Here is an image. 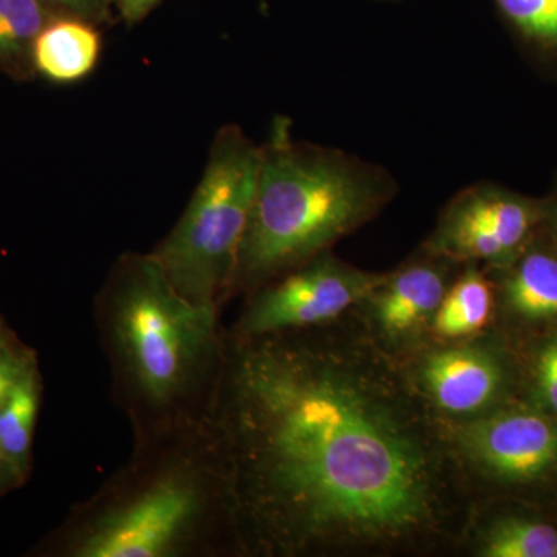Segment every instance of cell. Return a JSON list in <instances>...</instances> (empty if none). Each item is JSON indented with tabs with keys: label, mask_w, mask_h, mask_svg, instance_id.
<instances>
[{
	"label": "cell",
	"mask_w": 557,
	"mask_h": 557,
	"mask_svg": "<svg viewBox=\"0 0 557 557\" xmlns=\"http://www.w3.org/2000/svg\"><path fill=\"white\" fill-rule=\"evenodd\" d=\"M9 338H11V333L7 332L5 327H3L2 321H0V343Z\"/></svg>",
	"instance_id": "obj_24"
},
{
	"label": "cell",
	"mask_w": 557,
	"mask_h": 557,
	"mask_svg": "<svg viewBox=\"0 0 557 557\" xmlns=\"http://www.w3.org/2000/svg\"><path fill=\"white\" fill-rule=\"evenodd\" d=\"M262 146L236 124L223 126L188 207L150 251L183 298L222 310L233 298L242 242L255 203Z\"/></svg>",
	"instance_id": "obj_5"
},
{
	"label": "cell",
	"mask_w": 557,
	"mask_h": 557,
	"mask_svg": "<svg viewBox=\"0 0 557 557\" xmlns=\"http://www.w3.org/2000/svg\"><path fill=\"white\" fill-rule=\"evenodd\" d=\"M94 319L134 449L211 423L226 361L219 310L183 298L150 252H124L95 296Z\"/></svg>",
	"instance_id": "obj_2"
},
{
	"label": "cell",
	"mask_w": 557,
	"mask_h": 557,
	"mask_svg": "<svg viewBox=\"0 0 557 557\" xmlns=\"http://www.w3.org/2000/svg\"><path fill=\"white\" fill-rule=\"evenodd\" d=\"M424 259L386 274L368 299L380 327L388 335H403L434 317L448 292L449 260L424 251Z\"/></svg>",
	"instance_id": "obj_10"
},
{
	"label": "cell",
	"mask_w": 557,
	"mask_h": 557,
	"mask_svg": "<svg viewBox=\"0 0 557 557\" xmlns=\"http://www.w3.org/2000/svg\"><path fill=\"white\" fill-rule=\"evenodd\" d=\"M325 325L255 338L226 330L212 421L245 556L394 544L442 515V460L408 387Z\"/></svg>",
	"instance_id": "obj_1"
},
{
	"label": "cell",
	"mask_w": 557,
	"mask_h": 557,
	"mask_svg": "<svg viewBox=\"0 0 557 557\" xmlns=\"http://www.w3.org/2000/svg\"><path fill=\"white\" fill-rule=\"evenodd\" d=\"M493 309V284L478 263H467L435 311V333L443 338H463L478 333L490 322Z\"/></svg>",
	"instance_id": "obj_15"
},
{
	"label": "cell",
	"mask_w": 557,
	"mask_h": 557,
	"mask_svg": "<svg viewBox=\"0 0 557 557\" xmlns=\"http://www.w3.org/2000/svg\"><path fill=\"white\" fill-rule=\"evenodd\" d=\"M460 449L509 490L557 486V418L537 406L505 403L458 428Z\"/></svg>",
	"instance_id": "obj_8"
},
{
	"label": "cell",
	"mask_w": 557,
	"mask_h": 557,
	"mask_svg": "<svg viewBox=\"0 0 557 557\" xmlns=\"http://www.w3.org/2000/svg\"><path fill=\"white\" fill-rule=\"evenodd\" d=\"M49 557L245 556L233 472L214 421L129 461L42 544Z\"/></svg>",
	"instance_id": "obj_3"
},
{
	"label": "cell",
	"mask_w": 557,
	"mask_h": 557,
	"mask_svg": "<svg viewBox=\"0 0 557 557\" xmlns=\"http://www.w3.org/2000/svg\"><path fill=\"white\" fill-rule=\"evenodd\" d=\"M38 366L32 369L0 406V457L21 485L30 475L33 437L40 406Z\"/></svg>",
	"instance_id": "obj_13"
},
{
	"label": "cell",
	"mask_w": 557,
	"mask_h": 557,
	"mask_svg": "<svg viewBox=\"0 0 557 557\" xmlns=\"http://www.w3.org/2000/svg\"><path fill=\"white\" fill-rule=\"evenodd\" d=\"M36 366L35 351L21 346L16 339L9 338L0 343V406Z\"/></svg>",
	"instance_id": "obj_19"
},
{
	"label": "cell",
	"mask_w": 557,
	"mask_h": 557,
	"mask_svg": "<svg viewBox=\"0 0 557 557\" xmlns=\"http://www.w3.org/2000/svg\"><path fill=\"white\" fill-rule=\"evenodd\" d=\"M541 234L557 251V178L552 194L544 199V218H542Z\"/></svg>",
	"instance_id": "obj_22"
},
{
	"label": "cell",
	"mask_w": 557,
	"mask_h": 557,
	"mask_svg": "<svg viewBox=\"0 0 557 557\" xmlns=\"http://www.w3.org/2000/svg\"><path fill=\"white\" fill-rule=\"evenodd\" d=\"M424 394L443 412L479 416L505 405L512 370L497 351L456 347L434 351L420 369Z\"/></svg>",
	"instance_id": "obj_9"
},
{
	"label": "cell",
	"mask_w": 557,
	"mask_h": 557,
	"mask_svg": "<svg viewBox=\"0 0 557 557\" xmlns=\"http://www.w3.org/2000/svg\"><path fill=\"white\" fill-rule=\"evenodd\" d=\"M531 405L557 418V329L542 333L530 362Z\"/></svg>",
	"instance_id": "obj_18"
},
{
	"label": "cell",
	"mask_w": 557,
	"mask_h": 557,
	"mask_svg": "<svg viewBox=\"0 0 557 557\" xmlns=\"http://www.w3.org/2000/svg\"><path fill=\"white\" fill-rule=\"evenodd\" d=\"M485 557H557V527L527 515H505L487 528L480 545Z\"/></svg>",
	"instance_id": "obj_16"
},
{
	"label": "cell",
	"mask_w": 557,
	"mask_h": 557,
	"mask_svg": "<svg viewBox=\"0 0 557 557\" xmlns=\"http://www.w3.org/2000/svg\"><path fill=\"white\" fill-rule=\"evenodd\" d=\"M255 203L242 242L233 296L252 293L375 219L397 196L379 164L293 137L277 116L263 143Z\"/></svg>",
	"instance_id": "obj_4"
},
{
	"label": "cell",
	"mask_w": 557,
	"mask_h": 557,
	"mask_svg": "<svg viewBox=\"0 0 557 557\" xmlns=\"http://www.w3.org/2000/svg\"><path fill=\"white\" fill-rule=\"evenodd\" d=\"M16 486H21L20 480L16 479L9 465L0 457V496Z\"/></svg>",
	"instance_id": "obj_23"
},
{
	"label": "cell",
	"mask_w": 557,
	"mask_h": 557,
	"mask_svg": "<svg viewBox=\"0 0 557 557\" xmlns=\"http://www.w3.org/2000/svg\"><path fill=\"white\" fill-rule=\"evenodd\" d=\"M53 17L40 0H0V73L14 81L38 76L33 47Z\"/></svg>",
	"instance_id": "obj_14"
},
{
	"label": "cell",
	"mask_w": 557,
	"mask_h": 557,
	"mask_svg": "<svg viewBox=\"0 0 557 557\" xmlns=\"http://www.w3.org/2000/svg\"><path fill=\"white\" fill-rule=\"evenodd\" d=\"M542 218L544 199L478 183L450 199L423 249L450 263L504 269L537 236Z\"/></svg>",
	"instance_id": "obj_6"
},
{
	"label": "cell",
	"mask_w": 557,
	"mask_h": 557,
	"mask_svg": "<svg viewBox=\"0 0 557 557\" xmlns=\"http://www.w3.org/2000/svg\"><path fill=\"white\" fill-rule=\"evenodd\" d=\"M101 57L98 27L73 17H53L33 47L36 75L57 84H72L89 76Z\"/></svg>",
	"instance_id": "obj_12"
},
{
	"label": "cell",
	"mask_w": 557,
	"mask_h": 557,
	"mask_svg": "<svg viewBox=\"0 0 557 557\" xmlns=\"http://www.w3.org/2000/svg\"><path fill=\"white\" fill-rule=\"evenodd\" d=\"M384 277L322 252L249 293L244 313L228 332L255 338L330 324L368 299Z\"/></svg>",
	"instance_id": "obj_7"
},
{
	"label": "cell",
	"mask_w": 557,
	"mask_h": 557,
	"mask_svg": "<svg viewBox=\"0 0 557 557\" xmlns=\"http://www.w3.org/2000/svg\"><path fill=\"white\" fill-rule=\"evenodd\" d=\"M160 0H115V9L129 25L138 24L159 5Z\"/></svg>",
	"instance_id": "obj_21"
},
{
	"label": "cell",
	"mask_w": 557,
	"mask_h": 557,
	"mask_svg": "<svg viewBox=\"0 0 557 557\" xmlns=\"http://www.w3.org/2000/svg\"><path fill=\"white\" fill-rule=\"evenodd\" d=\"M522 46L557 72V0H494Z\"/></svg>",
	"instance_id": "obj_17"
},
{
	"label": "cell",
	"mask_w": 557,
	"mask_h": 557,
	"mask_svg": "<svg viewBox=\"0 0 557 557\" xmlns=\"http://www.w3.org/2000/svg\"><path fill=\"white\" fill-rule=\"evenodd\" d=\"M54 16L73 17L100 28L110 21L115 0H40Z\"/></svg>",
	"instance_id": "obj_20"
},
{
	"label": "cell",
	"mask_w": 557,
	"mask_h": 557,
	"mask_svg": "<svg viewBox=\"0 0 557 557\" xmlns=\"http://www.w3.org/2000/svg\"><path fill=\"white\" fill-rule=\"evenodd\" d=\"M497 273L502 306L508 317L528 329H557V251L542 236Z\"/></svg>",
	"instance_id": "obj_11"
}]
</instances>
